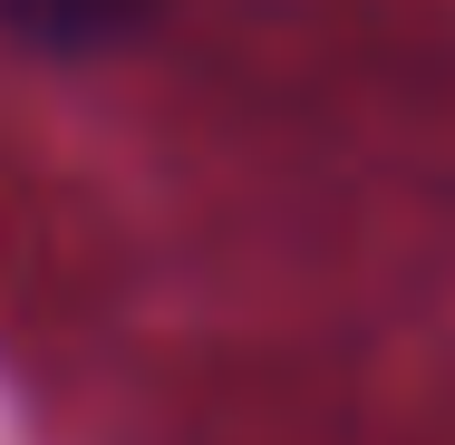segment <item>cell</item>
<instances>
[{"instance_id":"1","label":"cell","mask_w":455,"mask_h":445,"mask_svg":"<svg viewBox=\"0 0 455 445\" xmlns=\"http://www.w3.org/2000/svg\"><path fill=\"white\" fill-rule=\"evenodd\" d=\"M146 20H156V0H0V29L49 59H97V49L136 39Z\"/></svg>"}]
</instances>
